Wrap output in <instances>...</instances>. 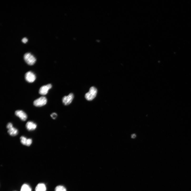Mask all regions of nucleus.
I'll list each match as a JSON object with an SVG mask.
<instances>
[{"instance_id":"f257e3e1","label":"nucleus","mask_w":191,"mask_h":191,"mask_svg":"<svg viewBox=\"0 0 191 191\" xmlns=\"http://www.w3.org/2000/svg\"><path fill=\"white\" fill-rule=\"evenodd\" d=\"M97 91V89L96 88L94 87H91L90 89L89 92L85 94L86 99L87 100L89 101L92 100L96 97Z\"/></svg>"},{"instance_id":"f03ea898","label":"nucleus","mask_w":191,"mask_h":191,"mask_svg":"<svg viewBox=\"0 0 191 191\" xmlns=\"http://www.w3.org/2000/svg\"><path fill=\"white\" fill-rule=\"evenodd\" d=\"M24 59L26 62L30 65H34L36 61L35 57L31 53H28L24 55Z\"/></svg>"},{"instance_id":"7ed1b4c3","label":"nucleus","mask_w":191,"mask_h":191,"mask_svg":"<svg viewBox=\"0 0 191 191\" xmlns=\"http://www.w3.org/2000/svg\"><path fill=\"white\" fill-rule=\"evenodd\" d=\"M47 102L46 98L45 97L42 96L35 100L33 104L36 106L41 107L45 105Z\"/></svg>"},{"instance_id":"20e7f679","label":"nucleus","mask_w":191,"mask_h":191,"mask_svg":"<svg viewBox=\"0 0 191 191\" xmlns=\"http://www.w3.org/2000/svg\"><path fill=\"white\" fill-rule=\"evenodd\" d=\"M25 77L26 80L30 83L33 82L36 79L35 75L31 71H28L25 74Z\"/></svg>"},{"instance_id":"39448f33","label":"nucleus","mask_w":191,"mask_h":191,"mask_svg":"<svg viewBox=\"0 0 191 191\" xmlns=\"http://www.w3.org/2000/svg\"><path fill=\"white\" fill-rule=\"evenodd\" d=\"M74 98L73 94L70 93L67 96H65L63 97L62 99V102L64 105H68L72 102Z\"/></svg>"},{"instance_id":"423d86ee","label":"nucleus","mask_w":191,"mask_h":191,"mask_svg":"<svg viewBox=\"0 0 191 191\" xmlns=\"http://www.w3.org/2000/svg\"><path fill=\"white\" fill-rule=\"evenodd\" d=\"M52 87V85L51 84L42 86L40 89L39 92L42 95H46L48 93L50 89Z\"/></svg>"},{"instance_id":"0eeeda50","label":"nucleus","mask_w":191,"mask_h":191,"mask_svg":"<svg viewBox=\"0 0 191 191\" xmlns=\"http://www.w3.org/2000/svg\"><path fill=\"white\" fill-rule=\"evenodd\" d=\"M15 114L16 116L23 121H26L27 119V114L22 110H16L15 112Z\"/></svg>"},{"instance_id":"6e6552de","label":"nucleus","mask_w":191,"mask_h":191,"mask_svg":"<svg viewBox=\"0 0 191 191\" xmlns=\"http://www.w3.org/2000/svg\"><path fill=\"white\" fill-rule=\"evenodd\" d=\"M21 143L23 145L27 146H30L32 142V140L31 139H27L24 136H22L20 138Z\"/></svg>"},{"instance_id":"1a4fd4ad","label":"nucleus","mask_w":191,"mask_h":191,"mask_svg":"<svg viewBox=\"0 0 191 191\" xmlns=\"http://www.w3.org/2000/svg\"><path fill=\"white\" fill-rule=\"evenodd\" d=\"M26 126L27 130L29 131H32L36 129L37 127V125L33 122L29 121L27 123Z\"/></svg>"},{"instance_id":"9d476101","label":"nucleus","mask_w":191,"mask_h":191,"mask_svg":"<svg viewBox=\"0 0 191 191\" xmlns=\"http://www.w3.org/2000/svg\"><path fill=\"white\" fill-rule=\"evenodd\" d=\"M46 186L44 184L40 183L36 187L35 191H46Z\"/></svg>"},{"instance_id":"9b49d317","label":"nucleus","mask_w":191,"mask_h":191,"mask_svg":"<svg viewBox=\"0 0 191 191\" xmlns=\"http://www.w3.org/2000/svg\"><path fill=\"white\" fill-rule=\"evenodd\" d=\"M8 132L10 135L12 136H16L18 134V130L13 127L8 129Z\"/></svg>"},{"instance_id":"f8f14e48","label":"nucleus","mask_w":191,"mask_h":191,"mask_svg":"<svg viewBox=\"0 0 191 191\" xmlns=\"http://www.w3.org/2000/svg\"><path fill=\"white\" fill-rule=\"evenodd\" d=\"M31 187L28 184H24L22 186L20 191H31Z\"/></svg>"},{"instance_id":"ddd939ff","label":"nucleus","mask_w":191,"mask_h":191,"mask_svg":"<svg viewBox=\"0 0 191 191\" xmlns=\"http://www.w3.org/2000/svg\"><path fill=\"white\" fill-rule=\"evenodd\" d=\"M55 191H66V188L62 185H58L55 189Z\"/></svg>"},{"instance_id":"4468645a","label":"nucleus","mask_w":191,"mask_h":191,"mask_svg":"<svg viewBox=\"0 0 191 191\" xmlns=\"http://www.w3.org/2000/svg\"><path fill=\"white\" fill-rule=\"evenodd\" d=\"M57 114L56 113H53L51 115V117L53 119H55L57 117Z\"/></svg>"},{"instance_id":"2eb2a0df","label":"nucleus","mask_w":191,"mask_h":191,"mask_svg":"<svg viewBox=\"0 0 191 191\" xmlns=\"http://www.w3.org/2000/svg\"><path fill=\"white\" fill-rule=\"evenodd\" d=\"M13 124L11 123H8L7 126V129L8 130L13 127Z\"/></svg>"},{"instance_id":"dca6fc26","label":"nucleus","mask_w":191,"mask_h":191,"mask_svg":"<svg viewBox=\"0 0 191 191\" xmlns=\"http://www.w3.org/2000/svg\"><path fill=\"white\" fill-rule=\"evenodd\" d=\"M22 42L23 43H26L28 42V39L26 38H24L22 40Z\"/></svg>"},{"instance_id":"f3484780","label":"nucleus","mask_w":191,"mask_h":191,"mask_svg":"<svg viewBox=\"0 0 191 191\" xmlns=\"http://www.w3.org/2000/svg\"><path fill=\"white\" fill-rule=\"evenodd\" d=\"M136 137V135L135 134H133L131 135V138H134Z\"/></svg>"}]
</instances>
